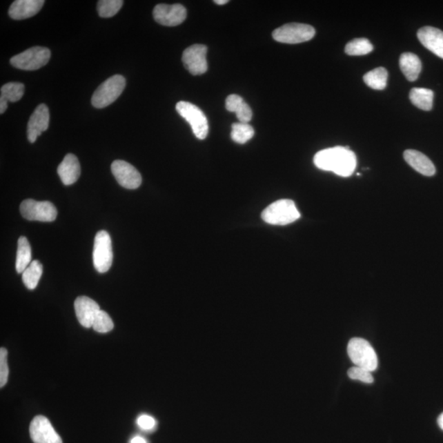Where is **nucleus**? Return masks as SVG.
Listing matches in <instances>:
<instances>
[{
    "label": "nucleus",
    "instance_id": "ddd939ff",
    "mask_svg": "<svg viewBox=\"0 0 443 443\" xmlns=\"http://www.w3.org/2000/svg\"><path fill=\"white\" fill-rule=\"evenodd\" d=\"M30 435L34 443H63L57 432L46 417H35L30 425Z\"/></svg>",
    "mask_w": 443,
    "mask_h": 443
},
{
    "label": "nucleus",
    "instance_id": "f8f14e48",
    "mask_svg": "<svg viewBox=\"0 0 443 443\" xmlns=\"http://www.w3.org/2000/svg\"><path fill=\"white\" fill-rule=\"evenodd\" d=\"M207 47L204 45H194L184 50L182 62L193 75H201L207 72Z\"/></svg>",
    "mask_w": 443,
    "mask_h": 443
},
{
    "label": "nucleus",
    "instance_id": "0eeeda50",
    "mask_svg": "<svg viewBox=\"0 0 443 443\" xmlns=\"http://www.w3.org/2000/svg\"><path fill=\"white\" fill-rule=\"evenodd\" d=\"M315 30L310 25L303 23H288L277 28L273 32V38L284 44H299L309 41L314 38Z\"/></svg>",
    "mask_w": 443,
    "mask_h": 443
},
{
    "label": "nucleus",
    "instance_id": "f3484780",
    "mask_svg": "<svg viewBox=\"0 0 443 443\" xmlns=\"http://www.w3.org/2000/svg\"><path fill=\"white\" fill-rule=\"evenodd\" d=\"M44 0H16L8 11L11 19L23 20L37 15L44 6Z\"/></svg>",
    "mask_w": 443,
    "mask_h": 443
},
{
    "label": "nucleus",
    "instance_id": "a878e982",
    "mask_svg": "<svg viewBox=\"0 0 443 443\" xmlns=\"http://www.w3.org/2000/svg\"><path fill=\"white\" fill-rule=\"evenodd\" d=\"M25 92V86L20 82H8L1 88L0 99L12 103L20 101Z\"/></svg>",
    "mask_w": 443,
    "mask_h": 443
},
{
    "label": "nucleus",
    "instance_id": "39448f33",
    "mask_svg": "<svg viewBox=\"0 0 443 443\" xmlns=\"http://www.w3.org/2000/svg\"><path fill=\"white\" fill-rule=\"evenodd\" d=\"M50 56V50L48 48L36 46L14 56L10 59V63L21 70L35 71L46 66Z\"/></svg>",
    "mask_w": 443,
    "mask_h": 443
},
{
    "label": "nucleus",
    "instance_id": "7c9ffc66",
    "mask_svg": "<svg viewBox=\"0 0 443 443\" xmlns=\"http://www.w3.org/2000/svg\"><path fill=\"white\" fill-rule=\"evenodd\" d=\"M371 373L366 368L355 366L351 368L347 373L351 380H359L366 384H372L373 383V377Z\"/></svg>",
    "mask_w": 443,
    "mask_h": 443
},
{
    "label": "nucleus",
    "instance_id": "1a4fd4ad",
    "mask_svg": "<svg viewBox=\"0 0 443 443\" xmlns=\"http://www.w3.org/2000/svg\"><path fill=\"white\" fill-rule=\"evenodd\" d=\"M23 218L30 221L53 222L57 218V208L50 201L25 199L20 206Z\"/></svg>",
    "mask_w": 443,
    "mask_h": 443
},
{
    "label": "nucleus",
    "instance_id": "412c9836",
    "mask_svg": "<svg viewBox=\"0 0 443 443\" xmlns=\"http://www.w3.org/2000/svg\"><path fill=\"white\" fill-rule=\"evenodd\" d=\"M226 108L229 112H236L237 119L242 124H248L253 115L248 104L237 95H230L226 99Z\"/></svg>",
    "mask_w": 443,
    "mask_h": 443
},
{
    "label": "nucleus",
    "instance_id": "20e7f679",
    "mask_svg": "<svg viewBox=\"0 0 443 443\" xmlns=\"http://www.w3.org/2000/svg\"><path fill=\"white\" fill-rule=\"evenodd\" d=\"M125 86L124 77L115 75L108 78L95 90L91 98V104L97 108H104L110 106L124 92Z\"/></svg>",
    "mask_w": 443,
    "mask_h": 443
},
{
    "label": "nucleus",
    "instance_id": "cd10ccee",
    "mask_svg": "<svg viewBox=\"0 0 443 443\" xmlns=\"http://www.w3.org/2000/svg\"><path fill=\"white\" fill-rule=\"evenodd\" d=\"M254 128L248 124L237 123L232 125L231 137L238 144H245L253 138Z\"/></svg>",
    "mask_w": 443,
    "mask_h": 443
},
{
    "label": "nucleus",
    "instance_id": "9b49d317",
    "mask_svg": "<svg viewBox=\"0 0 443 443\" xmlns=\"http://www.w3.org/2000/svg\"><path fill=\"white\" fill-rule=\"evenodd\" d=\"M111 171L120 186L129 190L137 189L141 185L142 177L137 169L124 160H115Z\"/></svg>",
    "mask_w": 443,
    "mask_h": 443
},
{
    "label": "nucleus",
    "instance_id": "2f4dec72",
    "mask_svg": "<svg viewBox=\"0 0 443 443\" xmlns=\"http://www.w3.org/2000/svg\"><path fill=\"white\" fill-rule=\"evenodd\" d=\"M8 351L4 347L0 349V386L3 388L7 384L10 369L8 366Z\"/></svg>",
    "mask_w": 443,
    "mask_h": 443
},
{
    "label": "nucleus",
    "instance_id": "b1692460",
    "mask_svg": "<svg viewBox=\"0 0 443 443\" xmlns=\"http://www.w3.org/2000/svg\"><path fill=\"white\" fill-rule=\"evenodd\" d=\"M43 273V266L39 260H32L23 273V284L29 290L37 288Z\"/></svg>",
    "mask_w": 443,
    "mask_h": 443
},
{
    "label": "nucleus",
    "instance_id": "473e14b6",
    "mask_svg": "<svg viewBox=\"0 0 443 443\" xmlns=\"http://www.w3.org/2000/svg\"><path fill=\"white\" fill-rule=\"evenodd\" d=\"M137 423L138 426L141 429L145 430V431H151V430H154L156 427V424H157L154 417L146 414L139 416Z\"/></svg>",
    "mask_w": 443,
    "mask_h": 443
},
{
    "label": "nucleus",
    "instance_id": "bb28decb",
    "mask_svg": "<svg viewBox=\"0 0 443 443\" xmlns=\"http://www.w3.org/2000/svg\"><path fill=\"white\" fill-rule=\"evenodd\" d=\"M373 50L371 42L366 38L354 39L353 41L347 43L345 47L346 55L351 56L366 55Z\"/></svg>",
    "mask_w": 443,
    "mask_h": 443
},
{
    "label": "nucleus",
    "instance_id": "aec40b11",
    "mask_svg": "<svg viewBox=\"0 0 443 443\" xmlns=\"http://www.w3.org/2000/svg\"><path fill=\"white\" fill-rule=\"evenodd\" d=\"M400 68L409 81H415L418 79L422 63L418 56L412 53H404L399 60Z\"/></svg>",
    "mask_w": 443,
    "mask_h": 443
},
{
    "label": "nucleus",
    "instance_id": "5701e85b",
    "mask_svg": "<svg viewBox=\"0 0 443 443\" xmlns=\"http://www.w3.org/2000/svg\"><path fill=\"white\" fill-rule=\"evenodd\" d=\"M434 93L432 90L426 88H413L410 92L412 104L420 110L430 111L433 106Z\"/></svg>",
    "mask_w": 443,
    "mask_h": 443
},
{
    "label": "nucleus",
    "instance_id": "c85d7f7f",
    "mask_svg": "<svg viewBox=\"0 0 443 443\" xmlns=\"http://www.w3.org/2000/svg\"><path fill=\"white\" fill-rule=\"evenodd\" d=\"M124 6L123 0H101L97 4L99 17L108 19L118 14Z\"/></svg>",
    "mask_w": 443,
    "mask_h": 443
},
{
    "label": "nucleus",
    "instance_id": "4468645a",
    "mask_svg": "<svg viewBox=\"0 0 443 443\" xmlns=\"http://www.w3.org/2000/svg\"><path fill=\"white\" fill-rule=\"evenodd\" d=\"M50 125V111L41 104L33 112L28 124V138L30 143L36 142L38 137L46 132Z\"/></svg>",
    "mask_w": 443,
    "mask_h": 443
},
{
    "label": "nucleus",
    "instance_id": "72a5a7b5",
    "mask_svg": "<svg viewBox=\"0 0 443 443\" xmlns=\"http://www.w3.org/2000/svg\"><path fill=\"white\" fill-rule=\"evenodd\" d=\"M131 443H148L144 437L136 436L132 438Z\"/></svg>",
    "mask_w": 443,
    "mask_h": 443
},
{
    "label": "nucleus",
    "instance_id": "2eb2a0df",
    "mask_svg": "<svg viewBox=\"0 0 443 443\" xmlns=\"http://www.w3.org/2000/svg\"><path fill=\"white\" fill-rule=\"evenodd\" d=\"M74 307L79 323L86 328H92L95 316L101 311L98 304L88 297H79L76 299Z\"/></svg>",
    "mask_w": 443,
    "mask_h": 443
},
{
    "label": "nucleus",
    "instance_id": "f704fd0d",
    "mask_svg": "<svg viewBox=\"0 0 443 443\" xmlns=\"http://www.w3.org/2000/svg\"><path fill=\"white\" fill-rule=\"evenodd\" d=\"M437 424H438V426H440V429L443 430V413L441 414L440 417H438Z\"/></svg>",
    "mask_w": 443,
    "mask_h": 443
},
{
    "label": "nucleus",
    "instance_id": "423d86ee",
    "mask_svg": "<svg viewBox=\"0 0 443 443\" xmlns=\"http://www.w3.org/2000/svg\"><path fill=\"white\" fill-rule=\"evenodd\" d=\"M176 110L182 118L188 121L193 133L199 140H204L208 136V124L205 114L195 104L180 101L177 104Z\"/></svg>",
    "mask_w": 443,
    "mask_h": 443
},
{
    "label": "nucleus",
    "instance_id": "f03ea898",
    "mask_svg": "<svg viewBox=\"0 0 443 443\" xmlns=\"http://www.w3.org/2000/svg\"><path fill=\"white\" fill-rule=\"evenodd\" d=\"M262 219L271 225L285 226L294 223L301 214L291 199H280L271 204L262 213Z\"/></svg>",
    "mask_w": 443,
    "mask_h": 443
},
{
    "label": "nucleus",
    "instance_id": "393cba45",
    "mask_svg": "<svg viewBox=\"0 0 443 443\" xmlns=\"http://www.w3.org/2000/svg\"><path fill=\"white\" fill-rule=\"evenodd\" d=\"M388 71L384 68H377L364 76V81L373 90H384L388 82Z\"/></svg>",
    "mask_w": 443,
    "mask_h": 443
},
{
    "label": "nucleus",
    "instance_id": "9d476101",
    "mask_svg": "<svg viewBox=\"0 0 443 443\" xmlns=\"http://www.w3.org/2000/svg\"><path fill=\"white\" fill-rule=\"evenodd\" d=\"M154 19L158 23L166 27H176L186 19V8L181 4H158L154 8Z\"/></svg>",
    "mask_w": 443,
    "mask_h": 443
},
{
    "label": "nucleus",
    "instance_id": "6e6552de",
    "mask_svg": "<svg viewBox=\"0 0 443 443\" xmlns=\"http://www.w3.org/2000/svg\"><path fill=\"white\" fill-rule=\"evenodd\" d=\"M114 254H112V241L110 234L106 231H99L95 237L93 263L99 273H104L110 270Z\"/></svg>",
    "mask_w": 443,
    "mask_h": 443
},
{
    "label": "nucleus",
    "instance_id": "dca6fc26",
    "mask_svg": "<svg viewBox=\"0 0 443 443\" xmlns=\"http://www.w3.org/2000/svg\"><path fill=\"white\" fill-rule=\"evenodd\" d=\"M417 36L421 44L443 59L442 30L433 27H424L419 30Z\"/></svg>",
    "mask_w": 443,
    "mask_h": 443
},
{
    "label": "nucleus",
    "instance_id": "6ab92c4d",
    "mask_svg": "<svg viewBox=\"0 0 443 443\" xmlns=\"http://www.w3.org/2000/svg\"><path fill=\"white\" fill-rule=\"evenodd\" d=\"M404 159L411 168H413L420 175L432 177L436 173L435 166L431 160L418 150H406L404 152Z\"/></svg>",
    "mask_w": 443,
    "mask_h": 443
},
{
    "label": "nucleus",
    "instance_id": "a211bd4d",
    "mask_svg": "<svg viewBox=\"0 0 443 443\" xmlns=\"http://www.w3.org/2000/svg\"><path fill=\"white\" fill-rule=\"evenodd\" d=\"M58 175L65 186H70L78 180L81 175L79 160L76 155L68 154L58 167Z\"/></svg>",
    "mask_w": 443,
    "mask_h": 443
},
{
    "label": "nucleus",
    "instance_id": "c756f323",
    "mask_svg": "<svg viewBox=\"0 0 443 443\" xmlns=\"http://www.w3.org/2000/svg\"><path fill=\"white\" fill-rule=\"evenodd\" d=\"M114 327L115 324L110 316L108 315L106 311H99L97 315L95 316L92 325L95 331L106 333L110 332Z\"/></svg>",
    "mask_w": 443,
    "mask_h": 443
},
{
    "label": "nucleus",
    "instance_id": "4be33fe9",
    "mask_svg": "<svg viewBox=\"0 0 443 443\" xmlns=\"http://www.w3.org/2000/svg\"><path fill=\"white\" fill-rule=\"evenodd\" d=\"M32 260V249L27 237H21L17 242V251L16 259V270L19 273H23L27 268Z\"/></svg>",
    "mask_w": 443,
    "mask_h": 443
},
{
    "label": "nucleus",
    "instance_id": "7ed1b4c3",
    "mask_svg": "<svg viewBox=\"0 0 443 443\" xmlns=\"http://www.w3.org/2000/svg\"><path fill=\"white\" fill-rule=\"evenodd\" d=\"M347 353L355 366L373 372L377 368V357L369 342L363 338L355 337L351 339L347 346Z\"/></svg>",
    "mask_w": 443,
    "mask_h": 443
},
{
    "label": "nucleus",
    "instance_id": "f257e3e1",
    "mask_svg": "<svg viewBox=\"0 0 443 443\" xmlns=\"http://www.w3.org/2000/svg\"><path fill=\"white\" fill-rule=\"evenodd\" d=\"M315 166L341 177L353 175L356 167V156L349 147L336 146L318 152L315 156Z\"/></svg>",
    "mask_w": 443,
    "mask_h": 443
},
{
    "label": "nucleus",
    "instance_id": "c9c22d12",
    "mask_svg": "<svg viewBox=\"0 0 443 443\" xmlns=\"http://www.w3.org/2000/svg\"><path fill=\"white\" fill-rule=\"evenodd\" d=\"M228 0H215V1L218 6H224V4L228 3Z\"/></svg>",
    "mask_w": 443,
    "mask_h": 443
}]
</instances>
